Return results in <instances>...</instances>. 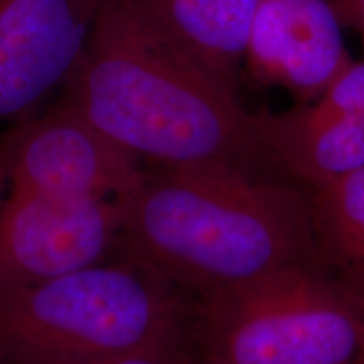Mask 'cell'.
Returning <instances> with one entry per match:
<instances>
[{"mask_svg":"<svg viewBox=\"0 0 364 364\" xmlns=\"http://www.w3.org/2000/svg\"><path fill=\"white\" fill-rule=\"evenodd\" d=\"M61 97L144 166H223L285 179L238 91L174 43L140 0L103 4Z\"/></svg>","mask_w":364,"mask_h":364,"instance_id":"1","label":"cell"},{"mask_svg":"<svg viewBox=\"0 0 364 364\" xmlns=\"http://www.w3.org/2000/svg\"><path fill=\"white\" fill-rule=\"evenodd\" d=\"M115 257L201 299L318 257L309 194L223 166H149L124 198ZM324 267V265H322Z\"/></svg>","mask_w":364,"mask_h":364,"instance_id":"2","label":"cell"},{"mask_svg":"<svg viewBox=\"0 0 364 364\" xmlns=\"http://www.w3.org/2000/svg\"><path fill=\"white\" fill-rule=\"evenodd\" d=\"M191 297L127 257L0 295L12 364H86L184 336Z\"/></svg>","mask_w":364,"mask_h":364,"instance_id":"3","label":"cell"},{"mask_svg":"<svg viewBox=\"0 0 364 364\" xmlns=\"http://www.w3.org/2000/svg\"><path fill=\"white\" fill-rule=\"evenodd\" d=\"M193 364H364V300L317 263L191 300Z\"/></svg>","mask_w":364,"mask_h":364,"instance_id":"4","label":"cell"},{"mask_svg":"<svg viewBox=\"0 0 364 364\" xmlns=\"http://www.w3.org/2000/svg\"><path fill=\"white\" fill-rule=\"evenodd\" d=\"M0 166L7 189L59 201H98L124 198L144 164L61 97L0 136Z\"/></svg>","mask_w":364,"mask_h":364,"instance_id":"5","label":"cell"},{"mask_svg":"<svg viewBox=\"0 0 364 364\" xmlns=\"http://www.w3.org/2000/svg\"><path fill=\"white\" fill-rule=\"evenodd\" d=\"M120 223L118 199L59 201L7 189L0 201V295L110 260Z\"/></svg>","mask_w":364,"mask_h":364,"instance_id":"6","label":"cell"},{"mask_svg":"<svg viewBox=\"0 0 364 364\" xmlns=\"http://www.w3.org/2000/svg\"><path fill=\"white\" fill-rule=\"evenodd\" d=\"M107 0H0V120L65 88Z\"/></svg>","mask_w":364,"mask_h":364,"instance_id":"7","label":"cell"},{"mask_svg":"<svg viewBox=\"0 0 364 364\" xmlns=\"http://www.w3.org/2000/svg\"><path fill=\"white\" fill-rule=\"evenodd\" d=\"M343 29L331 0H260L245 66L262 83L312 102L353 61Z\"/></svg>","mask_w":364,"mask_h":364,"instance_id":"8","label":"cell"},{"mask_svg":"<svg viewBox=\"0 0 364 364\" xmlns=\"http://www.w3.org/2000/svg\"><path fill=\"white\" fill-rule=\"evenodd\" d=\"M260 139L285 179L321 189L364 167V124L317 100L257 115Z\"/></svg>","mask_w":364,"mask_h":364,"instance_id":"9","label":"cell"},{"mask_svg":"<svg viewBox=\"0 0 364 364\" xmlns=\"http://www.w3.org/2000/svg\"><path fill=\"white\" fill-rule=\"evenodd\" d=\"M169 38L238 91L250 27L260 0H140Z\"/></svg>","mask_w":364,"mask_h":364,"instance_id":"10","label":"cell"},{"mask_svg":"<svg viewBox=\"0 0 364 364\" xmlns=\"http://www.w3.org/2000/svg\"><path fill=\"white\" fill-rule=\"evenodd\" d=\"M307 194L322 265L364 300V167Z\"/></svg>","mask_w":364,"mask_h":364,"instance_id":"11","label":"cell"},{"mask_svg":"<svg viewBox=\"0 0 364 364\" xmlns=\"http://www.w3.org/2000/svg\"><path fill=\"white\" fill-rule=\"evenodd\" d=\"M316 100L331 110L364 124V59H353Z\"/></svg>","mask_w":364,"mask_h":364,"instance_id":"12","label":"cell"},{"mask_svg":"<svg viewBox=\"0 0 364 364\" xmlns=\"http://www.w3.org/2000/svg\"><path fill=\"white\" fill-rule=\"evenodd\" d=\"M86 364H193L186 349L184 336L182 338L167 341V343L152 346V348L140 349V351L124 354L102 361Z\"/></svg>","mask_w":364,"mask_h":364,"instance_id":"13","label":"cell"},{"mask_svg":"<svg viewBox=\"0 0 364 364\" xmlns=\"http://www.w3.org/2000/svg\"><path fill=\"white\" fill-rule=\"evenodd\" d=\"M344 27L359 36L364 44V0H331Z\"/></svg>","mask_w":364,"mask_h":364,"instance_id":"14","label":"cell"},{"mask_svg":"<svg viewBox=\"0 0 364 364\" xmlns=\"http://www.w3.org/2000/svg\"><path fill=\"white\" fill-rule=\"evenodd\" d=\"M0 364H12L11 361H9L7 354L4 353V349H2V348H0Z\"/></svg>","mask_w":364,"mask_h":364,"instance_id":"15","label":"cell"}]
</instances>
